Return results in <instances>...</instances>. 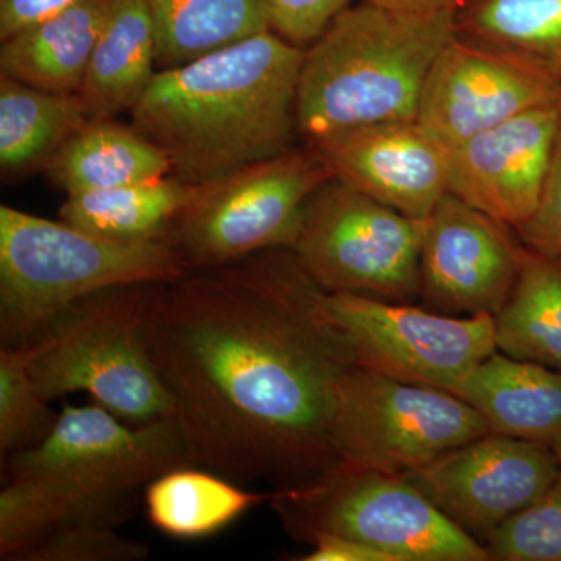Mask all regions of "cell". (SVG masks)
I'll list each match as a JSON object with an SVG mask.
<instances>
[{"mask_svg": "<svg viewBox=\"0 0 561 561\" xmlns=\"http://www.w3.org/2000/svg\"><path fill=\"white\" fill-rule=\"evenodd\" d=\"M289 249L154 284L151 360L195 467L302 485L341 463L332 426L353 350Z\"/></svg>", "mask_w": 561, "mask_h": 561, "instance_id": "cell-1", "label": "cell"}, {"mask_svg": "<svg viewBox=\"0 0 561 561\" xmlns=\"http://www.w3.org/2000/svg\"><path fill=\"white\" fill-rule=\"evenodd\" d=\"M305 49L264 31L179 68L160 69L130 111L172 176L198 184L278 157L297 131Z\"/></svg>", "mask_w": 561, "mask_h": 561, "instance_id": "cell-2", "label": "cell"}, {"mask_svg": "<svg viewBox=\"0 0 561 561\" xmlns=\"http://www.w3.org/2000/svg\"><path fill=\"white\" fill-rule=\"evenodd\" d=\"M454 11L409 13L364 0L305 50L297 131L309 142L379 122L416 121L427 73L459 35Z\"/></svg>", "mask_w": 561, "mask_h": 561, "instance_id": "cell-3", "label": "cell"}, {"mask_svg": "<svg viewBox=\"0 0 561 561\" xmlns=\"http://www.w3.org/2000/svg\"><path fill=\"white\" fill-rule=\"evenodd\" d=\"M190 273L169 241L121 243L66 221L0 206V337L27 345L80 298L110 287L160 284Z\"/></svg>", "mask_w": 561, "mask_h": 561, "instance_id": "cell-4", "label": "cell"}, {"mask_svg": "<svg viewBox=\"0 0 561 561\" xmlns=\"http://www.w3.org/2000/svg\"><path fill=\"white\" fill-rule=\"evenodd\" d=\"M153 286L128 284L87 295L27 343L33 378L47 400L83 391L133 424L176 415L147 345Z\"/></svg>", "mask_w": 561, "mask_h": 561, "instance_id": "cell-5", "label": "cell"}, {"mask_svg": "<svg viewBox=\"0 0 561 561\" xmlns=\"http://www.w3.org/2000/svg\"><path fill=\"white\" fill-rule=\"evenodd\" d=\"M295 540L351 538L394 561H489L485 546L445 515L404 476L341 463L268 497Z\"/></svg>", "mask_w": 561, "mask_h": 561, "instance_id": "cell-6", "label": "cell"}, {"mask_svg": "<svg viewBox=\"0 0 561 561\" xmlns=\"http://www.w3.org/2000/svg\"><path fill=\"white\" fill-rule=\"evenodd\" d=\"M334 179L316 147L287 150L195 186L168 241L190 272L221 267L276 249H294L302 209Z\"/></svg>", "mask_w": 561, "mask_h": 561, "instance_id": "cell-7", "label": "cell"}, {"mask_svg": "<svg viewBox=\"0 0 561 561\" xmlns=\"http://www.w3.org/2000/svg\"><path fill=\"white\" fill-rule=\"evenodd\" d=\"M424 225L332 179L306 202L291 251L327 291L412 302L420 300Z\"/></svg>", "mask_w": 561, "mask_h": 561, "instance_id": "cell-8", "label": "cell"}, {"mask_svg": "<svg viewBox=\"0 0 561 561\" xmlns=\"http://www.w3.org/2000/svg\"><path fill=\"white\" fill-rule=\"evenodd\" d=\"M489 432L456 394L356 365L343 381L332 445L345 463L405 476Z\"/></svg>", "mask_w": 561, "mask_h": 561, "instance_id": "cell-9", "label": "cell"}, {"mask_svg": "<svg viewBox=\"0 0 561 561\" xmlns=\"http://www.w3.org/2000/svg\"><path fill=\"white\" fill-rule=\"evenodd\" d=\"M117 419L99 404L68 405L46 440L10 456L9 479H38L83 496L116 497L195 465L176 415L136 427Z\"/></svg>", "mask_w": 561, "mask_h": 561, "instance_id": "cell-10", "label": "cell"}, {"mask_svg": "<svg viewBox=\"0 0 561 561\" xmlns=\"http://www.w3.org/2000/svg\"><path fill=\"white\" fill-rule=\"evenodd\" d=\"M323 302L356 364L397 381L453 393L497 351L490 313L443 316L350 291H324Z\"/></svg>", "mask_w": 561, "mask_h": 561, "instance_id": "cell-11", "label": "cell"}, {"mask_svg": "<svg viewBox=\"0 0 561 561\" xmlns=\"http://www.w3.org/2000/svg\"><path fill=\"white\" fill-rule=\"evenodd\" d=\"M561 102V81L522 51L457 35L438 54L416 122L453 149L524 111Z\"/></svg>", "mask_w": 561, "mask_h": 561, "instance_id": "cell-12", "label": "cell"}, {"mask_svg": "<svg viewBox=\"0 0 561 561\" xmlns=\"http://www.w3.org/2000/svg\"><path fill=\"white\" fill-rule=\"evenodd\" d=\"M561 463L545 443L489 432L404 478L474 540L540 500Z\"/></svg>", "mask_w": 561, "mask_h": 561, "instance_id": "cell-13", "label": "cell"}, {"mask_svg": "<svg viewBox=\"0 0 561 561\" xmlns=\"http://www.w3.org/2000/svg\"><path fill=\"white\" fill-rule=\"evenodd\" d=\"M522 249L513 228L448 192L424 225L420 300L443 316H496L518 278Z\"/></svg>", "mask_w": 561, "mask_h": 561, "instance_id": "cell-14", "label": "cell"}, {"mask_svg": "<svg viewBox=\"0 0 561 561\" xmlns=\"http://www.w3.org/2000/svg\"><path fill=\"white\" fill-rule=\"evenodd\" d=\"M561 131V102L537 106L448 150V192L522 228L540 205Z\"/></svg>", "mask_w": 561, "mask_h": 561, "instance_id": "cell-15", "label": "cell"}, {"mask_svg": "<svg viewBox=\"0 0 561 561\" xmlns=\"http://www.w3.org/2000/svg\"><path fill=\"white\" fill-rule=\"evenodd\" d=\"M311 146L335 180L412 219H427L448 194V150L416 121L360 125Z\"/></svg>", "mask_w": 561, "mask_h": 561, "instance_id": "cell-16", "label": "cell"}, {"mask_svg": "<svg viewBox=\"0 0 561 561\" xmlns=\"http://www.w3.org/2000/svg\"><path fill=\"white\" fill-rule=\"evenodd\" d=\"M453 394L468 402L491 432L551 443L561 435V370L494 351Z\"/></svg>", "mask_w": 561, "mask_h": 561, "instance_id": "cell-17", "label": "cell"}, {"mask_svg": "<svg viewBox=\"0 0 561 561\" xmlns=\"http://www.w3.org/2000/svg\"><path fill=\"white\" fill-rule=\"evenodd\" d=\"M153 20L144 0H110L79 95L91 119L131 111L157 76Z\"/></svg>", "mask_w": 561, "mask_h": 561, "instance_id": "cell-18", "label": "cell"}, {"mask_svg": "<svg viewBox=\"0 0 561 561\" xmlns=\"http://www.w3.org/2000/svg\"><path fill=\"white\" fill-rule=\"evenodd\" d=\"M108 7L110 0H76L13 33L0 47V76L43 91L77 94Z\"/></svg>", "mask_w": 561, "mask_h": 561, "instance_id": "cell-19", "label": "cell"}, {"mask_svg": "<svg viewBox=\"0 0 561 561\" xmlns=\"http://www.w3.org/2000/svg\"><path fill=\"white\" fill-rule=\"evenodd\" d=\"M44 173L57 190L70 195L165 179L172 175V165L164 151L133 125L114 117H90Z\"/></svg>", "mask_w": 561, "mask_h": 561, "instance_id": "cell-20", "label": "cell"}, {"mask_svg": "<svg viewBox=\"0 0 561 561\" xmlns=\"http://www.w3.org/2000/svg\"><path fill=\"white\" fill-rule=\"evenodd\" d=\"M90 116L79 95L28 87L0 76V173L20 181L46 172Z\"/></svg>", "mask_w": 561, "mask_h": 561, "instance_id": "cell-21", "label": "cell"}, {"mask_svg": "<svg viewBox=\"0 0 561 561\" xmlns=\"http://www.w3.org/2000/svg\"><path fill=\"white\" fill-rule=\"evenodd\" d=\"M194 184L175 176L70 194L60 219L121 243L168 241L173 220L194 197Z\"/></svg>", "mask_w": 561, "mask_h": 561, "instance_id": "cell-22", "label": "cell"}, {"mask_svg": "<svg viewBox=\"0 0 561 561\" xmlns=\"http://www.w3.org/2000/svg\"><path fill=\"white\" fill-rule=\"evenodd\" d=\"M493 319L497 351L561 370V257L523 242L518 278Z\"/></svg>", "mask_w": 561, "mask_h": 561, "instance_id": "cell-23", "label": "cell"}, {"mask_svg": "<svg viewBox=\"0 0 561 561\" xmlns=\"http://www.w3.org/2000/svg\"><path fill=\"white\" fill-rule=\"evenodd\" d=\"M130 496L90 497L38 479H9L0 491V559L21 561L33 546L73 524L117 527L130 515Z\"/></svg>", "mask_w": 561, "mask_h": 561, "instance_id": "cell-24", "label": "cell"}, {"mask_svg": "<svg viewBox=\"0 0 561 561\" xmlns=\"http://www.w3.org/2000/svg\"><path fill=\"white\" fill-rule=\"evenodd\" d=\"M219 472L180 467L158 476L146 490L147 518L176 540L219 534L271 494L251 493Z\"/></svg>", "mask_w": 561, "mask_h": 561, "instance_id": "cell-25", "label": "cell"}, {"mask_svg": "<svg viewBox=\"0 0 561 561\" xmlns=\"http://www.w3.org/2000/svg\"><path fill=\"white\" fill-rule=\"evenodd\" d=\"M158 68L171 69L267 31L260 0H144Z\"/></svg>", "mask_w": 561, "mask_h": 561, "instance_id": "cell-26", "label": "cell"}, {"mask_svg": "<svg viewBox=\"0 0 561 561\" xmlns=\"http://www.w3.org/2000/svg\"><path fill=\"white\" fill-rule=\"evenodd\" d=\"M457 22L460 35L522 51L561 81V0H476Z\"/></svg>", "mask_w": 561, "mask_h": 561, "instance_id": "cell-27", "label": "cell"}, {"mask_svg": "<svg viewBox=\"0 0 561 561\" xmlns=\"http://www.w3.org/2000/svg\"><path fill=\"white\" fill-rule=\"evenodd\" d=\"M58 415L41 393L31 370L28 345L0 351V451L14 456L41 445Z\"/></svg>", "mask_w": 561, "mask_h": 561, "instance_id": "cell-28", "label": "cell"}, {"mask_svg": "<svg viewBox=\"0 0 561 561\" xmlns=\"http://www.w3.org/2000/svg\"><path fill=\"white\" fill-rule=\"evenodd\" d=\"M489 561H561V468L540 500L483 542Z\"/></svg>", "mask_w": 561, "mask_h": 561, "instance_id": "cell-29", "label": "cell"}, {"mask_svg": "<svg viewBox=\"0 0 561 561\" xmlns=\"http://www.w3.org/2000/svg\"><path fill=\"white\" fill-rule=\"evenodd\" d=\"M147 556L146 545L122 537L116 526L81 523L55 531L21 561H139Z\"/></svg>", "mask_w": 561, "mask_h": 561, "instance_id": "cell-30", "label": "cell"}, {"mask_svg": "<svg viewBox=\"0 0 561 561\" xmlns=\"http://www.w3.org/2000/svg\"><path fill=\"white\" fill-rule=\"evenodd\" d=\"M353 0H260L267 31L308 49Z\"/></svg>", "mask_w": 561, "mask_h": 561, "instance_id": "cell-31", "label": "cell"}, {"mask_svg": "<svg viewBox=\"0 0 561 561\" xmlns=\"http://www.w3.org/2000/svg\"><path fill=\"white\" fill-rule=\"evenodd\" d=\"M516 234L526 245L561 257V131L540 205Z\"/></svg>", "mask_w": 561, "mask_h": 561, "instance_id": "cell-32", "label": "cell"}, {"mask_svg": "<svg viewBox=\"0 0 561 561\" xmlns=\"http://www.w3.org/2000/svg\"><path fill=\"white\" fill-rule=\"evenodd\" d=\"M76 0H0V41L72 5Z\"/></svg>", "mask_w": 561, "mask_h": 561, "instance_id": "cell-33", "label": "cell"}, {"mask_svg": "<svg viewBox=\"0 0 561 561\" xmlns=\"http://www.w3.org/2000/svg\"><path fill=\"white\" fill-rule=\"evenodd\" d=\"M308 545L312 551L301 561H394L389 553L337 535H316Z\"/></svg>", "mask_w": 561, "mask_h": 561, "instance_id": "cell-34", "label": "cell"}, {"mask_svg": "<svg viewBox=\"0 0 561 561\" xmlns=\"http://www.w3.org/2000/svg\"><path fill=\"white\" fill-rule=\"evenodd\" d=\"M375 5L394 11H409V13H427V11H454L461 13L471 7L476 0H368Z\"/></svg>", "mask_w": 561, "mask_h": 561, "instance_id": "cell-35", "label": "cell"}, {"mask_svg": "<svg viewBox=\"0 0 561 561\" xmlns=\"http://www.w3.org/2000/svg\"><path fill=\"white\" fill-rule=\"evenodd\" d=\"M551 448L553 449V453L557 454V457H559L561 463V435L551 443Z\"/></svg>", "mask_w": 561, "mask_h": 561, "instance_id": "cell-36", "label": "cell"}]
</instances>
